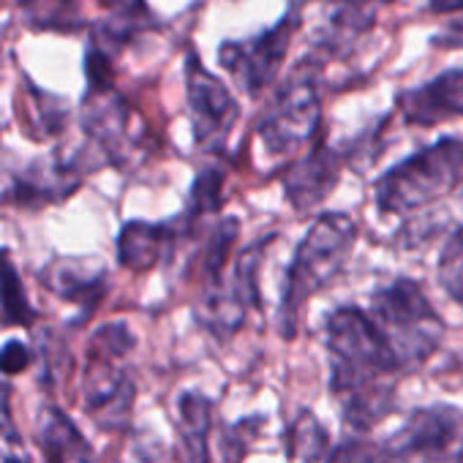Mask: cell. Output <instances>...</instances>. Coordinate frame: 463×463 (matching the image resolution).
<instances>
[{"label": "cell", "mask_w": 463, "mask_h": 463, "mask_svg": "<svg viewBox=\"0 0 463 463\" xmlns=\"http://www.w3.org/2000/svg\"><path fill=\"white\" fill-rule=\"evenodd\" d=\"M330 354V390L346 425L354 430L373 428L395 403L398 368L373 330L365 311L344 306L325 322Z\"/></svg>", "instance_id": "cell-1"}, {"label": "cell", "mask_w": 463, "mask_h": 463, "mask_svg": "<svg viewBox=\"0 0 463 463\" xmlns=\"http://www.w3.org/2000/svg\"><path fill=\"white\" fill-rule=\"evenodd\" d=\"M365 317L387 346L398 373L422 368L444 341L441 317L433 311L422 289L409 279L379 287Z\"/></svg>", "instance_id": "cell-2"}, {"label": "cell", "mask_w": 463, "mask_h": 463, "mask_svg": "<svg viewBox=\"0 0 463 463\" xmlns=\"http://www.w3.org/2000/svg\"><path fill=\"white\" fill-rule=\"evenodd\" d=\"M357 241V226L344 213H325L300 241L281 298V333L295 335L303 306L322 292L346 265Z\"/></svg>", "instance_id": "cell-3"}, {"label": "cell", "mask_w": 463, "mask_h": 463, "mask_svg": "<svg viewBox=\"0 0 463 463\" xmlns=\"http://www.w3.org/2000/svg\"><path fill=\"white\" fill-rule=\"evenodd\" d=\"M134 349V333L126 322L101 325L88 344L85 363V409L90 417L112 430L123 428L134 409V379L128 371V354Z\"/></svg>", "instance_id": "cell-4"}, {"label": "cell", "mask_w": 463, "mask_h": 463, "mask_svg": "<svg viewBox=\"0 0 463 463\" xmlns=\"http://www.w3.org/2000/svg\"><path fill=\"white\" fill-rule=\"evenodd\" d=\"M463 183V139H439L384 172L376 183V207L387 215L420 210Z\"/></svg>", "instance_id": "cell-5"}, {"label": "cell", "mask_w": 463, "mask_h": 463, "mask_svg": "<svg viewBox=\"0 0 463 463\" xmlns=\"http://www.w3.org/2000/svg\"><path fill=\"white\" fill-rule=\"evenodd\" d=\"M319 118V80L317 71L303 63L279 88L276 99L270 101L257 126V134L270 156H289L317 134Z\"/></svg>", "instance_id": "cell-6"}, {"label": "cell", "mask_w": 463, "mask_h": 463, "mask_svg": "<svg viewBox=\"0 0 463 463\" xmlns=\"http://www.w3.org/2000/svg\"><path fill=\"white\" fill-rule=\"evenodd\" d=\"M460 444L463 414L452 406H428L411 411L406 425L373 449V463H458Z\"/></svg>", "instance_id": "cell-7"}, {"label": "cell", "mask_w": 463, "mask_h": 463, "mask_svg": "<svg viewBox=\"0 0 463 463\" xmlns=\"http://www.w3.org/2000/svg\"><path fill=\"white\" fill-rule=\"evenodd\" d=\"M298 25L300 17L292 12L279 25L249 42H226L218 50V61L249 96H257L279 77Z\"/></svg>", "instance_id": "cell-8"}, {"label": "cell", "mask_w": 463, "mask_h": 463, "mask_svg": "<svg viewBox=\"0 0 463 463\" xmlns=\"http://www.w3.org/2000/svg\"><path fill=\"white\" fill-rule=\"evenodd\" d=\"M185 93L196 145L202 150H221L241 118V107L229 88L210 74L194 52L185 61Z\"/></svg>", "instance_id": "cell-9"}, {"label": "cell", "mask_w": 463, "mask_h": 463, "mask_svg": "<svg viewBox=\"0 0 463 463\" xmlns=\"http://www.w3.org/2000/svg\"><path fill=\"white\" fill-rule=\"evenodd\" d=\"M398 107L409 126H439L463 118V69H449L420 88L403 90Z\"/></svg>", "instance_id": "cell-10"}, {"label": "cell", "mask_w": 463, "mask_h": 463, "mask_svg": "<svg viewBox=\"0 0 463 463\" xmlns=\"http://www.w3.org/2000/svg\"><path fill=\"white\" fill-rule=\"evenodd\" d=\"M338 175H341V156L325 145H317L308 156H303L289 166L284 177L287 199L298 210H311L335 188Z\"/></svg>", "instance_id": "cell-11"}, {"label": "cell", "mask_w": 463, "mask_h": 463, "mask_svg": "<svg viewBox=\"0 0 463 463\" xmlns=\"http://www.w3.org/2000/svg\"><path fill=\"white\" fill-rule=\"evenodd\" d=\"M131 123H134V112L115 90L88 93L82 126H85L88 137L93 139V145L101 147L109 158L112 156L120 158L123 150L128 147Z\"/></svg>", "instance_id": "cell-12"}, {"label": "cell", "mask_w": 463, "mask_h": 463, "mask_svg": "<svg viewBox=\"0 0 463 463\" xmlns=\"http://www.w3.org/2000/svg\"><path fill=\"white\" fill-rule=\"evenodd\" d=\"M42 281L58 298L85 308L96 306L107 292V270L90 260H55L42 273Z\"/></svg>", "instance_id": "cell-13"}, {"label": "cell", "mask_w": 463, "mask_h": 463, "mask_svg": "<svg viewBox=\"0 0 463 463\" xmlns=\"http://www.w3.org/2000/svg\"><path fill=\"white\" fill-rule=\"evenodd\" d=\"M39 444L47 463H93V449L80 428L55 406L39 417Z\"/></svg>", "instance_id": "cell-14"}, {"label": "cell", "mask_w": 463, "mask_h": 463, "mask_svg": "<svg viewBox=\"0 0 463 463\" xmlns=\"http://www.w3.org/2000/svg\"><path fill=\"white\" fill-rule=\"evenodd\" d=\"M169 229L147 221H128L118 235V260L126 270L145 273L158 265L169 246Z\"/></svg>", "instance_id": "cell-15"}, {"label": "cell", "mask_w": 463, "mask_h": 463, "mask_svg": "<svg viewBox=\"0 0 463 463\" xmlns=\"http://www.w3.org/2000/svg\"><path fill=\"white\" fill-rule=\"evenodd\" d=\"M177 411H180L177 463H207L210 401L202 392H185L177 403Z\"/></svg>", "instance_id": "cell-16"}, {"label": "cell", "mask_w": 463, "mask_h": 463, "mask_svg": "<svg viewBox=\"0 0 463 463\" xmlns=\"http://www.w3.org/2000/svg\"><path fill=\"white\" fill-rule=\"evenodd\" d=\"M392 0H330V42L344 44L349 39L371 31L379 9L390 6Z\"/></svg>", "instance_id": "cell-17"}, {"label": "cell", "mask_w": 463, "mask_h": 463, "mask_svg": "<svg viewBox=\"0 0 463 463\" xmlns=\"http://www.w3.org/2000/svg\"><path fill=\"white\" fill-rule=\"evenodd\" d=\"M0 308H4L9 325H31L36 319V311L9 251H0Z\"/></svg>", "instance_id": "cell-18"}, {"label": "cell", "mask_w": 463, "mask_h": 463, "mask_svg": "<svg viewBox=\"0 0 463 463\" xmlns=\"http://www.w3.org/2000/svg\"><path fill=\"white\" fill-rule=\"evenodd\" d=\"M287 447H289V455L300 463H322L330 452V439L322 422L311 411H306L289 428Z\"/></svg>", "instance_id": "cell-19"}, {"label": "cell", "mask_w": 463, "mask_h": 463, "mask_svg": "<svg viewBox=\"0 0 463 463\" xmlns=\"http://www.w3.org/2000/svg\"><path fill=\"white\" fill-rule=\"evenodd\" d=\"M436 279H439L441 289L447 292V298H452L458 306H463V226L458 232H452L449 241L444 243L439 268H436Z\"/></svg>", "instance_id": "cell-20"}, {"label": "cell", "mask_w": 463, "mask_h": 463, "mask_svg": "<svg viewBox=\"0 0 463 463\" xmlns=\"http://www.w3.org/2000/svg\"><path fill=\"white\" fill-rule=\"evenodd\" d=\"M0 463H28V449L12 420V387L4 382H0Z\"/></svg>", "instance_id": "cell-21"}, {"label": "cell", "mask_w": 463, "mask_h": 463, "mask_svg": "<svg viewBox=\"0 0 463 463\" xmlns=\"http://www.w3.org/2000/svg\"><path fill=\"white\" fill-rule=\"evenodd\" d=\"M223 196V172L221 169H204L196 175L194 191H191V210L196 215H207L221 210Z\"/></svg>", "instance_id": "cell-22"}, {"label": "cell", "mask_w": 463, "mask_h": 463, "mask_svg": "<svg viewBox=\"0 0 463 463\" xmlns=\"http://www.w3.org/2000/svg\"><path fill=\"white\" fill-rule=\"evenodd\" d=\"M36 28H58V20L63 17L66 31H74L82 25L80 12L74 6V0H36V6L31 12Z\"/></svg>", "instance_id": "cell-23"}, {"label": "cell", "mask_w": 463, "mask_h": 463, "mask_svg": "<svg viewBox=\"0 0 463 463\" xmlns=\"http://www.w3.org/2000/svg\"><path fill=\"white\" fill-rule=\"evenodd\" d=\"M31 360H33V354L25 341H9L4 349H0V373L17 376L31 365Z\"/></svg>", "instance_id": "cell-24"}, {"label": "cell", "mask_w": 463, "mask_h": 463, "mask_svg": "<svg viewBox=\"0 0 463 463\" xmlns=\"http://www.w3.org/2000/svg\"><path fill=\"white\" fill-rule=\"evenodd\" d=\"M322 463H373V447L360 439H349L341 447L330 449Z\"/></svg>", "instance_id": "cell-25"}, {"label": "cell", "mask_w": 463, "mask_h": 463, "mask_svg": "<svg viewBox=\"0 0 463 463\" xmlns=\"http://www.w3.org/2000/svg\"><path fill=\"white\" fill-rule=\"evenodd\" d=\"M99 4L107 9L109 20H118V23H131V25H137V20L147 17L145 0H99Z\"/></svg>", "instance_id": "cell-26"}, {"label": "cell", "mask_w": 463, "mask_h": 463, "mask_svg": "<svg viewBox=\"0 0 463 463\" xmlns=\"http://www.w3.org/2000/svg\"><path fill=\"white\" fill-rule=\"evenodd\" d=\"M430 9L436 14H458L463 12V0H430Z\"/></svg>", "instance_id": "cell-27"}, {"label": "cell", "mask_w": 463, "mask_h": 463, "mask_svg": "<svg viewBox=\"0 0 463 463\" xmlns=\"http://www.w3.org/2000/svg\"><path fill=\"white\" fill-rule=\"evenodd\" d=\"M458 463H463V444H460V455H458Z\"/></svg>", "instance_id": "cell-28"}]
</instances>
